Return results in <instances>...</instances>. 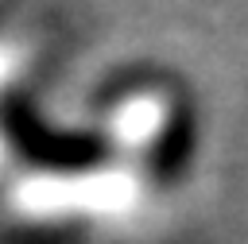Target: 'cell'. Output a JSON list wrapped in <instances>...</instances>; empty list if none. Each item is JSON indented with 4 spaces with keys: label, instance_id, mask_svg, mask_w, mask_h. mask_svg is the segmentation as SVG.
<instances>
[{
    "label": "cell",
    "instance_id": "7a4b0ae2",
    "mask_svg": "<svg viewBox=\"0 0 248 244\" xmlns=\"http://www.w3.org/2000/svg\"><path fill=\"white\" fill-rule=\"evenodd\" d=\"M12 66H16V58H12V50L0 43V85L8 81V74H12Z\"/></svg>",
    "mask_w": 248,
    "mask_h": 244
},
{
    "label": "cell",
    "instance_id": "6da1fadb",
    "mask_svg": "<svg viewBox=\"0 0 248 244\" xmlns=\"http://www.w3.org/2000/svg\"><path fill=\"white\" fill-rule=\"evenodd\" d=\"M101 151L147 182L178 178L194 159V108L167 74H120L93 108Z\"/></svg>",
    "mask_w": 248,
    "mask_h": 244
}]
</instances>
